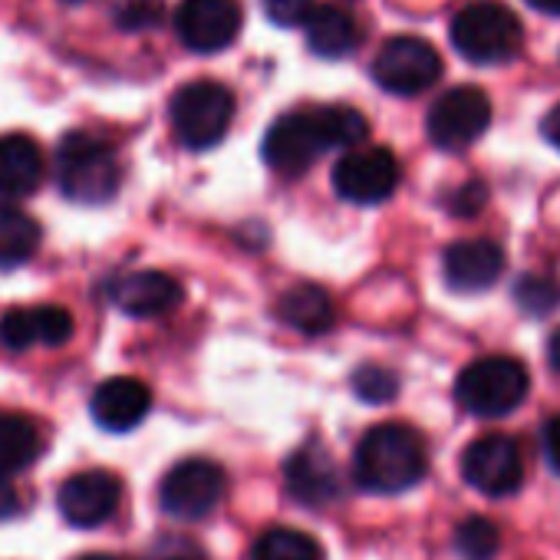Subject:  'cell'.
Returning a JSON list of instances; mask_svg holds the SVG:
<instances>
[{
  "mask_svg": "<svg viewBox=\"0 0 560 560\" xmlns=\"http://www.w3.org/2000/svg\"><path fill=\"white\" fill-rule=\"evenodd\" d=\"M530 389V376L514 357H485L468 363L455 380V399L478 419H498L514 412Z\"/></svg>",
  "mask_w": 560,
  "mask_h": 560,
  "instance_id": "obj_5",
  "label": "cell"
},
{
  "mask_svg": "<svg viewBox=\"0 0 560 560\" xmlns=\"http://www.w3.org/2000/svg\"><path fill=\"white\" fill-rule=\"evenodd\" d=\"M57 185L70 201L106 205L122 185V162L116 149L93 132H67L57 149Z\"/></svg>",
  "mask_w": 560,
  "mask_h": 560,
  "instance_id": "obj_3",
  "label": "cell"
},
{
  "mask_svg": "<svg viewBox=\"0 0 560 560\" xmlns=\"http://www.w3.org/2000/svg\"><path fill=\"white\" fill-rule=\"evenodd\" d=\"M304 31H307L311 50L317 57H327V60H340L360 47V24L340 8L317 4L311 21L304 24Z\"/></svg>",
  "mask_w": 560,
  "mask_h": 560,
  "instance_id": "obj_21",
  "label": "cell"
},
{
  "mask_svg": "<svg viewBox=\"0 0 560 560\" xmlns=\"http://www.w3.org/2000/svg\"><path fill=\"white\" fill-rule=\"evenodd\" d=\"M370 136L366 116L353 106H307L280 116L264 136V162L280 175L307 172L327 149H353Z\"/></svg>",
  "mask_w": 560,
  "mask_h": 560,
  "instance_id": "obj_1",
  "label": "cell"
},
{
  "mask_svg": "<svg viewBox=\"0 0 560 560\" xmlns=\"http://www.w3.org/2000/svg\"><path fill=\"white\" fill-rule=\"evenodd\" d=\"M514 304L530 317H547L560 307V280L553 273H521L514 284Z\"/></svg>",
  "mask_w": 560,
  "mask_h": 560,
  "instance_id": "obj_25",
  "label": "cell"
},
{
  "mask_svg": "<svg viewBox=\"0 0 560 560\" xmlns=\"http://www.w3.org/2000/svg\"><path fill=\"white\" fill-rule=\"evenodd\" d=\"M498 547H501V530L488 517L475 514V517H465L455 527V550L465 560H494Z\"/></svg>",
  "mask_w": 560,
  "mask_h": 560,
  "instance_id": "obj_26",
  "label": "cell"
},
{
  "mask_svg": "<svg viewBox=\"0 0 560 560\" xmlns=\"http://www.w3.org/2000/svg\"><path fill=\"white\" fill-rule=\"evenodd\" d=\"M44 182V152L24 132L0 136V195L27 198Z\"/></svg>",
  "mask_w": 560,
  "mask_h": 560,
  "instance_id": "obj_19",
  "label": "cell"
},
{
  "mask_svg": "<svg viewBox=\"0 0 560 560\" xmlns=\"http://www.w3.org/2000/svg\"><path fill=\"white\" fill-rule=\"evenodd\" d=\"M462 478L488 498L514 494L524 481V458L517 442L501 432L475 439L462 455Z\"/></svg>",
  "mask_w": 560,
  "mask_h": 560,
  "instance_id": "obj_10",
  "label": "cell"
},
{
  "mask_svg": "<svg viewBox=\"0 0 560 560\" xmlns=\"http://www.w3.org/2000/svg\"><path fill=\"white\" fill-rule=\"evenodd\" d=\"M67 4H83V0H67Z\"/></svg>",
  "mask_w": 560,
  "mask_h": 560,
  "instance_id": "obj_37",
  "label": "cell"
},
{
  "mask_svg": "<svg viewBox=\"0 0 560 560\" xmlns=\"http://www.w3.org/2000/svg\"><path fill=\"white\" fill-rule=\"evenodd\" d=\"M44 452L40 425L24 412H0V481L24 471Z\"/></svg>",
  "mask_w": 560,
  "mask_h": 560,
  "instance_id": "obj_20",
  "label": "cell"
},
{
  "mask_svg": "<svg viewBox=\"0 0 560 560\" xmlns=\"http://www.w3.org/2000/svg\"><path fill=\"white\" fill-rule=\"evenodd\" d=\"M353 393L363 399V402H373V406H383V402H393L396 393H399V380L383 370V366H360L357 376H353Z\"/></svg>",
  "mask_w": 560,
  "mask_h": 560,
  "instance_id": "obj_27",
  "label": "cell"
},
{
  "mask_svg": "<svg viewBox=\"0 0 560 560\" xmlns=\"http://www.w3.org/2000/svg\"><path fill=\"white\" fill-rule=\"evenodd\" d=\"M527 4L540 14H550V18H560V0H527Z\"/></svg>",
  "mask_w": 560,
  "mask_h": 560,
  "instance_id": "obj_34",
  "label": "cell"
},
{
  "mask_svg": "<svg viewBox=\"0 0 560 560\" xmlns=\"http://www.w3.org/2000/svg\"><path fill=\"white\" fill-rule=\"evenodd\" d=\"M284 478H288V491L307 508H324L340 494V471L334 458L317 445L294 452L284 465Z\"/></svg>",
  "mask_w": 560,
  "mask_h": 560,
  "instance_id": "obj_18",
  "label": "cell"
},
{
  "mask_svg": "<svg viewBox=\"0 0 560 560\" xmlns=\"http://www.w3.org/2000/svg\"><path fill=\"white\" fill-rule=\"evenodd\" d=\"M80 560H122V557H109V553H90V557H80Z\"/></svg>",
  "mask_w": 560,
  "mask_h": 560,
  "instance_id": "obj_36",
  "label": "cell"
},
{
  "mask_svg": "<svg viewBox=\"0 0 560 560\" xmlns=\"http://www.w3.org/2000/svg\"><path fill=\"white\" fill-rule=\"evenodd\" d=\"M106 298L129 317H165L185 301V291L172 273L126 270L109 280Z\"/></svg>",
  "mask_w": 560,
  "mask_h": 560,
  "instance_id": "obj_14",
  "label": "cell"
},
{
  "mask_svg": "<svg viewBox=\"0 0 560 560\" xmlns=\"http://www.w3.org/2000/svg\"><path fill=\"white\" fill-rule=\"evenodd\" d=\"M250 560H324V547L298 527H270L257 537Z\"/></svg>",
  "mask_w": 560,
  "mask_h": 560,
  "instance_id": "obj_24",
  "label": "cell"
},
{
  "mask_svg": "<svg viewBox=\"0 0 560 560\" xmlns=\"http://www.w3.org/2000/svg\"><path fill=\"white\" fill-rule=\"evenodd\" d=\"M524 27L498 0H471L452 21V44L471 63H508L521 54Z\"/></svg>",
  "mask_w": 560,
  "mask_h": 560,
  "instance_id": "obj_4",
  "label": "cell"
},
{
  "mask_svg": "<svg viewBox=\"0 0 560 560\" xmlns=\"http://www.w3.org/2000/svg\"><path fill=\"white\" fill-rule=\"evenodd\" d=\"M119 501H122V485H119V478L113 471H103V468L77 471L57 491L60 514L73 527H100V524H106L116 514Z\"/></svg>",
  "mask_w": 560,
  "mask_h": 560,
  "instance_id": "obj_13",
  "label": "cell"
},
{
  "mask_svg": "<svg viewBox=\"0 0 560 560\" xmlns=\"http://www.w3.org/2000/svg\"><path fill=\"white\" fill-rule=\"evenodd\" d=\"M544 452H547L550 468L560 471V416H553V419L544 425Z\"/></svg>",
  "mask_w": 560,
  "mask_h": 560,
  "instance_id": "obj_31",
  "label": "cell"
},
{
  "mask_svg": "<svg viewBox=\"0 0 560 560\" xmlns=\"http://www.w3.org/2000/svg\"><path fill=\"white\" fill-rule=\"evenodd\" d=\"M264 14L277 27H304L314 14V0H260Z\"/></svg>",
  "mask_w": 560,
  "mask_h": 560,
  "instance_id": "obj_29",
  "label": "cell"
},
{
  "mask_svg": "<svg viewBox=\"0 0 560 560\" xmlns=\"http://www.w3.org/2000/svg\"><path fill=\"white\" fill-rule=\"evenodd\" d=\"M168 116L178 142L191 152H205L224 139L234 119V96L224 83L195 80L172 96Z\"/></svg>",
  "mask_w": 560,
  "mask_h": 560,
  "instance_id": "obj_6",
  "label": "cell"
},
{
  "mask_svg": "<svg viewBox=\"0 0 560 560\" xmlns=\"http://www.w3.org/2000/svg\"><path fill=\"white\" fill-rule=\"evenodd\" d=\"M73 337V314L67 307H14L0 317V343L21 353L31 347H63Z\"/></svg>",
  "mask_w": 560,
  "mask_h": 560,
  "instance_id": "obj_16",
  "label": "cell"
},
{
  "mask_svg": "<svg viewBox=\"0 0 560 560\" xmlns=\"http://www.w3.org/2000/svg\"><path fill=\"white\" fill-rule=\"evenodd\" d=\"M399 185V162L389 149H353L334 168V188L343 201L380 205Z\"/></svg>",
  "mask_w": 560,
  "mask_h": 560,
  "instance_id": "obj_11",
  "label": "cell"
},
{
  "mask_svg": "<svg viewBox=\"0 0 560 560\" xmlns=\"http://www.w3.org/2000/svg\"><path fill=\"white\" fill-rule=\"evenodd\" d=\"M152 409V393L145 383L132 380V376H116L96 386L93 399H90V412L96 419L100 429L106 432H129L136 429Z\"/></svg>",
  "mask_w": 560,
  "mask_h": 560,
  "instance_id": "obj_17",
  "label": "cell"
},
{
  "mask_svg": "<svg viewBox=\"0 0 560 560\" xmlns=\"http://www.w3.org/2000/svg\"><path fill=\"white\" fill-rule=\"evenodd\" d=\"M547 360H550V366L560 373V327L550 334V343H547Z\"/></svg>",
  "mask_w": 560,
  "mask_h": 560,
  "instance_id": "obj_33",
  "label": "cell"
},
{
  "mask_svg": "<svg viewBox=\"0 0 560 560\" xmlns=\"http://www.w3.org/2000/svg\"><path fill=\"white\" fill-rule=\"evenodd\" d=\"M373 77L393 96H419L439 83L442 57L422 37H393L376 54Z\"/></svg>",
  "mask_w": 560,
  "mask_h": 560,
  "instance_id": "obj_7",
  "label": "cell"
},
{
  "mask_svg": "<svg viewBox=\"0 0 560 560\" xmlns=\"http://www.w3.org/2000/svg\"><path fill=\"white\" fill-rule=\"evenodd\" d=\"M540 132H544V139L560 152V103L544 116V122H540Z\"/></svg>",
  "mask_w": 560,
  "mask_h": 560,
  "instance_id": "obj_32",
  "label": "cell"
},
{
  "mask_svg": "<svg viewBox=\"0 0 560 560\" xmlns=\"http://www.w3.org/2000/svg\"><path fill=\"white\" fill-rule=\"evenodd\" d=\"M429 471L425 439L402 422L373 425L353 455L357 485L376 494H399L419 485Z\"/></svg>",
  "mask_w": 560,
  "mask_h": 560,
  "instance_id": "obj_2",
  "label": "cell"
},
{
  "mask_svg": "<svg viewBox=\"0 0 560 560\" xmlns=\"http://www.w3.org/2000/svg\"><path fill=\"white\" fill-rule=\"evenodd\" d=\"M165 18V0H122L116 8V24L122 31H152Z\"/></svg>",
  "mask_w": 560,
  "mask_h": 560,
  "instance_id": "obj_28",
  "label": "cell"
},
{
  "mask_svg": "<svg viewBox=\"0 0 560 560\" xmlns=\"http://www.w3.org/2000/svg\"><path fill=\"white\" fill-rule=\"evenodd\" d=\"M491 126V100L478 86H455L439 96L429 109V139L445 152H462L485 136Z\"/></svg>",
  "mask_w": 560,
  "mask_h": 560,
  "instance_id": "obj_8",
  "label": "cell"
},
{
  "mask_svg": "<svg viewBox=\"0 0 560 560\" xmlns=\"http://www.w3.org/2000/svg\"><path fill=\"white\" fill-rule=\"evenodd\" d=\"M162 560H205V557H201L198 550H188V547H185V550H175V553H165Z\"/></svg>",
  "mask_w": 560,
  "mask_h": 560,
  "instance_id": "obj_35",
  "label": "cell"
},
{
  "mask_svg": "<svg viewBox=\"0 0 560 560\" xmlns=\"http://www.w3.org/2000/svg\"><path fill=\"white\" fill-rule=\"evenodd\" d=\"M277 317L301 334H327L334 327V301L317 284H298L280 294Z\"/></svg>",
  "mask_w": 560,
  "mask_h": 560,
  "instance_id": "obj_22",
  "label": "cell"
},
{
  "mask_svg": "<svg viewBox=\"0 0 560 560\" xmlns=\"http://www.w3.org/2000/svg\"><path fill=\"white\" fill-rule=\"evenodd\" d=\"M37 247H40V224L14 205H0V267L31 260Z\"/></svg>",
  "mask_w": 560,
  "mask_h": 560,
  "instance_id": "obj_23",
  "label": "cell"
},
{
  "mask_svg": "<svg viewBox=\"0 0 560 560\" xmlns=\"http://www.w3.org/2000/svg\"><path fill=\"white\" fill-rule=\"evenodd\" d=\"M501 270H504V250L498 241H488V237L455 241L442 254L445 284L455 294H481L494 288Z\"/></svg>",
  "mask_w": 560,
  "mask_h": 560,
  "instance_id": "obj_15",
  "label": "cell"
},
{
  "mask_svg": "<svg viewBox=\"0 0 560 560\" xmlns=\"http://www.w3.org/2000/svg\"><path fill=\"white\" fill-rule=\"evenodd\" d=\"M244 11L237 0H182L175 11V31L195 54H218L241 34Z\"/></svg>",
  "mask_w": 560,
  "mask_h": 560,
  "instance_id": "obj_12",
  "label": "cell"
},
{
  "mask_svg": "<svg viewBox=\"0 0 560 560\" xmlns=\"http://www.w3.org/2000/svg\"><path fill=\"white\" fill-rule=\"evenodd\" d=\"M485 205V185L481 182H468L455 191V198L448 201V208L458 214V218H475Z\"/></svg>",
  "mask_w": 560,
  "mask_h": 560,
  "instance_id": "obj_30",
  "label": "cell"
},
{
  "mask_svg": "<svg viewBox=\"0 0 560 560\" xmlns=\"http://www.w3.org/2000/svg\"><path fill=\"white\" fill-rule=\"evenodd\" d=\"M224 498V468L208 458L178 462L159 488V501L165 514L178 521H198L211 514Z\"/></svg>",
  "mask_w": 560,
  "mask_h": 560,
  "instance_id": "obj_9",
  "label": "cell"
}]
</instances>
